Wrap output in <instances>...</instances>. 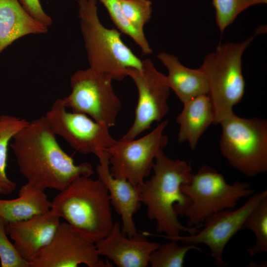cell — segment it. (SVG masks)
Returning a JSON list of instances; mask_svg holds the SVG:
<instances>
[{"mask_svg": "<svg viewBox=\"0 0 267 267\" xmlns=\"http://www.w3.org/2000/svg\"><path fill=\"white\" fill-rule=\"evenodd\" d=\"M56 135L43 116L29 121L13 136L10 146L27 182L61 191L76 178L90 177L94 172L88 162L76 164Z\"/></svg>", "mask_w": 267, "mask_h": 267, "instance_id": "obj_1", "label": "cell"}, {"mask_svg": "<svg viewBox=\"0 0 267 267\" xmlns=\"http://www.w3.org/2000/svg\"><path fill=\"white\" fill-rule=\"evenodd\" d=\"M152 169L153 176L137 187L149 219L156 222L157 232L165 234L156 236L168 239L182 231L189 235L197 233L198 228L183 225L178 215L190 203L181 189V185L188 183L193 175L190 162L170 158L162 149L156 156Z\"/></svg>", "mask_w": 267, "mask_h": 267, "instance_id": "obj_2", "label": "cell"}, {"mask_svg": "<svg viewBox=\"0 0 267 267\" xmlns=\"http://www.w3.org/2000/svg\"><path fill=\"white\" fill-rule=\"evenodd\" d=\"M50 210L77 232L95 243L111 230L113 221L108 190L98 178L80 177L60 191Z\"/></svg>", "mask_w": 267, "mask_h": 267, "instance_id": "obj_3", "label": "cell"}, {"mask_svg": "<svg viewBox=\"0 0 267 267\" xmlns=\"http://www.w3.org/2000/svg\"><path fill=\"white\" fill-rule=\"evenodd\" d=\"M97 0H78L80 28L89 68L121 81L129 68L141 69L142 60L123 41L117 29L100 22Z\"/></svg>", "mask_w": 267, "mask_h": 267, "instance_id": "obj_4", "label": "cell"}, {"mask_svg": "<svg viewBox=\"0 0 267 267\" xmlns=\"http://www.w3.org/2000/svg\"><path fill=\"white\" fill-rule=\"evenodd\" d=\"M254 38L239 43L219 44L208 54L200 67L207 80L209 95L215 112V124L233 114V108L243 98L245 83L242 56Z\"/></svg>", "mask_w": 267, "mask_h": 267, "instance_id": "obj_5", "label": "cell"}, {"mask_svg": "<svg viewBox=\"0 0 267 267\" xmlns=\"http://www.w3.org/2000/svg\"><path fill=\"white\" fill-rule=\"evenodd\" d=\"M189 204L178 213L187 218V225L199 228L209 216L226 209H234L241 199L254 193L249 183L235 181L228 184L222 175L214 168L201 166L191 181L181 185Z\"/></svg>", "mask_w": 267, "mask_h": 267, "instance_id": "obj_6", "label": "cell"}, {"mask_svg": "<svg viewBox=\"0 0 267 267\" xmlns=\"http://www.w3.org/2000/svg\"><path fill=\"white\" fill-rule=\"evenodd\" d=\"M220 150L229 165L252 177L267 171V120L234 113L219 123Z\"/></svg>", "mask_w": 267, "mask_h": 267, "instance_id": "obj_7", "label": "cell"}, {"mask_svg": "<svg viewBox=\"0 0 267 267\" xmlns=\"http://www.w3.org/2000/svg\"><path fill=\"white\" fill-rule=\"evenodd\" d=\"M113 79L90 68L79 70L70 78L71 91L62 98L64 106L72 111L89 115L109 128L116 123L121 102L115 93Z\"/></svg>", "mask_w": 267, "mask_h": 267, "instance_id": "obj_8", "label": "cell"}, {"mask_svg": "<svg viewBox=\"0 0 267 267\" xmlns=\"http://www.w3.org/2000/svg\"><path fill=\"white\" fill-rule=\"evenodd\" d=\"M168 123V120H164L140 138L116 140L107 148L112 176L126 179L136 186L142 183L149 175L157 154L168 143V137L163 133Z\"/></svg>", "mask_w": 267, "mask_h": 267, "instance_id": "obj_9", "label": "cell"}, {"mask_svg": "<svg viewBox=\"0 0 267 267\" xmlns=\"http://www.w3.org/2000/svg\"><path fill=\"white\" fill-rule=\"evenodd\" d=\"M141 69L129 68V76L134 83L138 93V100L133 123L120 138L131 140L150 129L154 122H160L169 111L168 99L170 88L167 77L154 66L151 59L142 60Z\"/></svg>", "mask_w": 267, "mask_h": 267, "instance_id": "obj_10", "label": "cell"}, {"mask_svg": "<svg viewBox=\"0 0 267 267\" xmlns=\"http://www.w3.org/2000/svg\"><path fill=\"white\" fill-rule=\"evenodd\" d=\"M44 117L55 134L81 154L98 157L116 141L105 124L86 114L68 112L61 98L54 102Z\"/></svg>", "mask_w": 267, "mask_h": 267, "instance_id": "obj_11", "label": "cell"}, {"mask_svg": "<svg viewBox=\"0 0 267 267\" xmlns=\"http://www.w3.org/2000/svg\"><path fill=\"white\" fill-rule=\"evenodd\" d=\"M267 190L265 189L250 196L242 206L237 209H226L215 213L208 217L203 222V228L194 234L180 235L169 238L184 244H204L211 251V255L218 266H226L222 255L224 249L230 239L239 230L251 211L265 197Z\"/></svg>", "mask_w": 267, "mask_h": 267, "instance_id": "obj_12", "label": "cell"}, {"mask_svg": "<svg viewBox=\"0 0 267 267\" xmlns=\"http://www.w3.org/2000/svg\"><path fill=\"white\" fill-rule=\"evenodd\" d=\"M95 243L75 231L67 222H60L51 241L29 263V267H111L100 259Z\"/></svg>", "mask_w": 267, "mask_h": 267, "instance_id": "obj_13", "label": "cell"}, {"mask_svg": "<svg viewBox=\"0 0 267 267\" xmlns=\"http://www.w3.org/2000/svg\"><path fill=\"white\" fill-rule=\"evenodd\" d=\"M95 245L100 256L106 257L119 267H146L151 253L160 244L149 241L143 232L127 237L116 221L110 232Z\"/></svg>", "mask_w": 267, "mask_h": 267, "instance_id": "obj_14", "label": "cell"}, {"mask_svg": "<svg viewBox=\"0 0 267 267\" xmlns=\"http://www.w3.org/2000/svg\"><path fill=\"white\" fill-rule=\"evenodd\" d=\"M60 219L50 210L25 220L5 223V230L19 254L29 264L51 241Z\"/></svg>", "mask_w": 267, "mask_h": 267, "instance_id": "obj_15", "label": "cell"}, {"mask_svg": "<svg viewBox=\"0 0 267 267\" xmlns=\"http://www.w3.org/2000/svg\"><path fill=\"white\" fill-rule=\"evenodd\" d=\"M97 158L99 164L96 172L98 178L106 187L111 204L121 217L123 233L131 238L138 233L133 220L134 215L140 209L142 204L138 187L126 179L112 176L109 155L106 151Z\"/></svg>", "mask_w": 267, "mask_h": 267, "instance_id": "obj_16", "label": "cell"}, {"mask_svg": "<svg viewBox=\"0 0 267 267\" xmlns=\"http://www.w3.org/2000/svg\"><path fill=\"white\" fill-rule=\"evenodd\" d=\"M157 57L167 68L169 86L181 102L208 94L207 80L200 68H188L180 63L178 57L167 52L162 51Z\"/></svg>", "mask_w": 267, "mask_h": 267, "instance_id": "obj_17", "label": "cell"}, {"mask_svg": "<svg viewBox=\"0 0 267 267\" xmlns=\"http://www.w3.org/2000/svg\"><path fill=\"white\" fill-rule=\"evenodd\" d=\"M183 104V109L177 117L179 125L178 140L179 143L187 142L194 150L201 136L214 123V110L208 94L198 96Z\"/></svg>", "mask_w": 267, "mask_h": 267, "instance_id": "obj_18", "label": "cell"}, {"mask_svg": "<svg viewBox=\"0 0 267 267\" xmlns=\"http://www.w3.org/2000/svg\"><path fill=\"white\" fill-rule=\"evenodd\" d=\"M47 31V27L34 18L18 0H0V53L24 36Z\"/></svg>", "mask_w": 267, "mask_h": 267, "instance_id": "obj_19", "label": "cell"}, {"mask_svg": "<svg viewBox=\"0 0 267 267\" xmlns=\"http://www.w3.org/2000/svg\"><path fill=\"white\" fill-rule=\"evenodd\" d=\"M45 189L27 182L20 188L18 197L0 198V218L5 223L25 220L50 210Z\"/></svg>", "mask_w": 267, "mask_h": 267, "instance_id": "obj_20", "label": "cell"}, {"mask_svg": "<svg viewBox=\"0 0 267 267\" xmlns=\"http://www.w3.org/2000/svg\"><path fill=\"white\" fill-rule=\"evenodd\" d=\"M28 122L13 116H0V194H10L16 188V183L8 178L6 173L8 146L13 136Z\"/></svg>", "mask_w": 267, "mask_h": 267, "instance_id": "obj_21", "label": "cell"}, {"mask_svg": "<svg viewBox=\"0 0 267 267\" xmlns=\"http://www.w3.org/2000/svg\"><path fill=\"white\" fill-rule=\"evenodd\" d=\"M243 229L251 230L255 235V243L247 250L251 256L267 252V197L247 216L242 225Z\"/></svg>", "mask_w": 267, "mask_h": 267, "instance_id": "obj_22", "label": "cell"}, {"mask_svg": "<svg viewBox=\"0 0 267 267\" xmlns=\"http://www.w3.org/2000/svg\"><path fill=\"white\" fill-rule=\"evenodd\" d=\"M106 9L112 21L121 33L131 38L140 47L143 54L149 55L152 49L144 33L137 30L124 15L119 0H99Z\"/></svg>", "mask_w": 267, "mask_h": 267, "instance_id": "obj_23", "label": "cell"}, {"mask_svg": "<svg viewBox=\"0 0 267 267\" xmlns=\"http://www.w3.org/2000/svg\"><path fill=\"white\" fill-rule=\"evenodd\" d=\"M170 240L169 242L160 244L151 253L149 265L152 267H181L189 251L194 249L201 251L196 245L180 246L177 241Z\"/></svg>", "mask_w": 267, "mask_h": 267, "instance_id": "obj_24", "label": "cell"}, {"mask_svg": "<svg viewBox=\"0 0 267 267\" xmlns=\"http://www.w3.org/2000/svg\"><path fill=\"white\" fill-rule=\"evenodd\" d=\"M267 2V0H213L219 30L222 33L241 12L248 7Z\"/></svg>", "mask_w": 267, "mask_h": 267, "instance_id": "obj_25", "label": "cell"}, {"mask_svg": "<svg viewBox=\"0 0 267 267\" xmlns=\"http://www.w3.org/2000/svg\"><path fill=\"white\" fill-rule=\"evenodd\" d=\"M127 19L138 31L144 33L143 27L151 18L152 2L150 0H119Z\"/></svg>", "mask_w": 267, "mask_h": 267, "instance_id": "obj_26", "label": "cell"}, {"mask_svg": "<svg viewBox=\"0 0 267 267\" xmlns=\"http://www.w3.org/2000/svg\"><path fill=\"white\" fill-rule=\"evenodd\" d=\"M5 223L0 218V262L2 267H29L7 237Z\"/></svg>", "mask_w": 267, "mask_h": 267, "instance_id": "obj_27", "label": "cell"}, {"mask_svg": "<svg viewBox=\"0 0 267 267\" xmlns=\"http://www.w3.org/2000/svg\"><path fill=\"white\" fill-rule=\"evenodd\" d=\"M24 9L34 18L46 27L52 23L51 18L43 9L39 0H20Z\"/></svg>", "mask_w": 267, "mask_h": 267, "instance_id": "obj_28", "label": "cell"}]
</instances>
